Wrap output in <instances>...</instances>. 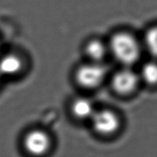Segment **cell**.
<instances>
[{"label":"cell","mask_w":157,"mask_h":157,"mask_svg":"<svg viewBox=\"0 0 157 157\" xmlns=\"http://www.w3.org/2000/svg\"><path fill=\"white\" fill-rule=\"evenodd\" d=\"M110 51L117 61L130 65L139 60L141 48L137 40L127 32H118L110 41Z\"/></svg>","instance_id":"obj_1"},{"label":"cell","mask_w":157,"mask_h":157,"mask_svg":"<svg viewBox=\"0 0 157 157\" xmlns=\"http://www.w3.org/2000/svg\"><path fill=\"white\" fill-rule=\"evenodd\" d=\"M106 68L98 62L84 64L78 67L75 74L77 82L81 87L94 88L102 83L105 78Z\"/></svg>","instance_id":"obj_2"},{"label":"cell","mask_w":157,"mask_h":157,"mask_svg":"<svg viewBox=\"0 0 157 157\" xmlns=\"http://www.w3.org/2000/svg\"><path fill=\"white\" fill-rule=\"evenodd\" d=\"M93 128L101 135H110L118 130L120 121L114 112L109 110L95 111L90 117Z\"/></svg>","instance_id":"obj_3"},{"label":"cell","mask_w":157,"mask_h":157,"mask_svg":"<svg viewBox=\"0 0 157 157\" xmlns=\"http://www.w3.org/2000/svg\"><path fill=\"white\" fill-rule=\"evenodd\" d=\"M140 76L130 69H122L116 72L112 78V86L121 94L132 93L138 85Z\"/></svg>","instance_id":"obj_4"},{"label":"cell","mask_w":157,"mask_h":157,"mask_svg":"<svg viewBox=\"0 0 157 157\" xmlns=\"http://www.w3.org/2000/svg\"><path fill=\"white\" fill-rule=\"evenodd\" d=\"M50 139L46 133L39 130H32L26 134L24 147L32 156H42L50 147Z\"/></svg>","instance_id":"obj_5"},{"label":"cell","mask_w":157,"mask_h":157,"mask_svg":"<svg viewBox=\"0 0 157 157\" xmlns=\"http://www.w3.org/2000/svg\"><path fill=\"white\" fill-rule=\"evenodd\" d=\"M22 62L17 55L7 54L0 58V75L10 77L15 75L21 71Z\"/></svg>","instance_id":"obj_6"},{"label":"cell","mask_w":157,"mask_h":157,"mask_svg":"<svg viewBox=\"0 0 157 157\" xmlns=\"http://www.w3.org/2000/svg\"><path fill=\"white\" fill-rule=\"evenodd\" d=\"M71 109L74 115L79 119H90L95 112L91 101L85 98H80L75 100L72 104Z\"/></svg>","instance_id":"obj_7"},{"label":"cell","mask_w":157,"mask_h":157,"mask_svg":"<svg viewBox=\"0 0 157 157\" xmlns=\"http://www.w3.org/2000/svg\"><path fill=\"white\" fill-rule=\"evenodd\" d=\"M86 54L93 61L99 63L107 54V48L99 40H91L86 45Z\"/></svg>","instance_id":"obj_8"},{"label":"cell","mask_w":157,"mask_h":157,"mask_svg":"<svg viewBox=\"0 0 157 157\" xmlns=\"http://www.w3.org/2000/svg\"><path fill=\"white\" fill-rule=\"evenodd\" d=\"M140 78L149 85L157 84V62L149 61L145 63L141 68Z\"/></svg>","instance_id":"obj_9"},{"label":"cell","mask_w":157,"mask_h":157,"mask_svg":"<svg viewBox=\"0 0 157 157\" xmlns=\"http://www.w3.org/2000/svg\"><path fill=\"white\" fill-rule=\"evenodd\" d=\"M144 43L147 50L155 58H157V25L150 28L146 32Z\"/></svg>","instance_id":"obj_10"},{"label":"cell","mask_w":157,"mask_h":157,"mask_svg":"<svg viewBox=\"0 0 157 157\" xmlns=\"http://www.w3.org/2000/svg\"><path fill=\"white\" fill-rule=\"evenodd\" d=\"M1 78H2V76H1V75H0V81H1Z\"/></svg>","instance_id":"obj_11"}]
</instances>
